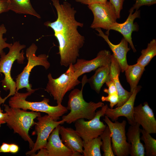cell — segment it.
Returning a JSON list of instances; mask_svg holds the SVG:
<instances>
[{
	"label": "cell",
	"mask_w": 156,
	"mask_h": 156,
	"mask_svg": "<svg viewBox=\"0 0 156 156\" xmlns=\"http://www.w3.org/2000/svg\"><path fill=\"white\" fill-rule=\"evenodd\" d=\"M133 116L135 123L141 125L144 130L151 134L156 133V120L153 110L146 101L134 107Z\"/></svg>",
	"instance_id": "14"
},
{
	"label": "cell",
	"mask_w": 156,
	"mask_h": 156,
	"mask_svg": "<svg viewBox=\"0 0 156 156\" xmlns=\"http://www.w3.org/2000/svg\"><path fill=\"white\" fill-rule=\"evenodd\" d=\"M110 64L102 66L95 70L94 74L87 79L91 88L99 94L103 84L110 79Z\"/></svg>",
	"instance_id": "21"
},
{
	"label": "cell",
	"mask_w": 156,
	"mask_h": 156,
	"mask_svg": "<svg viewBox=\"0 0 156 156\" xmlns=\"http://www.w3.org/2000/svg\"><path fill=\"white\" fill-rule=\"evenodd\" d=\"M8 0H0V14L9 10Z\"/></svg>",
	"instance_id": "33"
},
{
	"label": "cell",
	"mask_w": 156,
	"mask_h": 156,
	"mask_svg": "<svg viewBox=\"0 0 156 156\" xmlns=\"http://www.w3.org/2000/svg\"></svg>",
	"instance_id": "40"
},
{
	"label": "cell",
	"mask_w": 156,
	"mask_h": 156,
	"mask_svg": "<svg viewBox=\"0 0 156 156\" xmlns=\"http://www.w3.org/2000/svg\"><path fill=\"white\" fill-rule=\"evenodd\" d=\"M125 0H109V2L114 6L117 18L120 17V12L123 8V2Z\"/></svg>",
	"instance_id": "31"
},
{
	"label": "cell",
	"mask_w": 156,
	"mask_h": 156,
	"mask_svg": "<svg viewBox=\"0 0 156 156\" xmlns=\"http://www.w3.org/2000/svg\"><path fill=\"white\" fill-rule=\"evenodd\" d=\"M0 111H2V110H1V108H0Z\"/></svg>",
	"instance_id": "39"
},
{
	"label": "cell",
	"mask_w": 156,
	"mask_h": 156,
	"mask_svg": "<svg viewBox=\"0 0 156 156\" xmlns=\"http://www.w3.org/2000/svg\"><path fill=\"white\" fill-rule=\"evenodd\" d=\"M142 134L141 140L144 143L145 154L147 156H156V140L143 129H140Z\"/></svg>",
	"instance_id": "26"
},
{
	"label": "cell",
	"mask_w": 156,
	"mask_h": 156,
	"mask_svg": "<svg viewBox=\"0 0 156 156\" xmlns=\"http://www.w3.org/2000/svg\"><path fill=\"white\" fill-rule=\"evenodd\" d=\"M60 125L56 127L49 135L45 148L48 156H73V152L63 143L60 137Z\"/></svg>",
	"instance_id": "18"
},
{
	"label": "cell",
	"mask_w": 156,
	"mask_h": 156,
	"mask_svg": "<svg viewBox=\"0 0 156 156\" xmlns=\"http://www.w3.org/2000/svg\"><path fill=\"white\" fill-rule=\"evenodd\" d=\"M10 144L3 142L0 146V153H9Z\"/></svg>",
	"instance_id": "35"
},
{
	"label": "cell",
	"mask_w": 156,
	"mask_h": 156,
	"mask_svg": "<svg viewBox=\"0 0 156 156\" xmlns=\"http://www.w3.org/2000/svg\"><path fill=\"white\" fill-rule=\"evenodd\" d=\"M103 120L110 132L113 153L116 156H128L130 155L131 145L127 141L126 133L127 121H112L105 116Z\"/></svg>",
	"instance_id": "8"
},
{
	"label": "cell",
	"mask_w": 156,
	"mask_h": 156,
	"mask_svg": "<svg viewBox=\"0 0 156 156\" xmlns=\"http://www.w3.org/2000/svg\"><path fill=\"white\" fill-rule=\"evenodd\" d=\"M9 10L16 13L27 14L32 15L38 18L40 16L32 6L30 0H8Z\"/></svg>",
	"instance_id": "22"
},
{
	"label": "cell",
	"mask_w": 156,
	"mask_h": 156,
	"mask_svg": "<svg viewBox=\"0 0 156 156\" xmlns=\"http://www.w3.org/2000/svg\"><path fill=\"white\" fill-rule=\"evenodd\" d=\"M108 87V88H105L103 91L108 94L117 93V90L113 81L110 79L105 83Z\"/></svg>",
	"instance_id": "32"
},
{
	"label": "cell",
	"mask_w": 156,
	"mask_h": 156,
	"mask_svg": "<svg viewBox=\"0 0 156 156\" xmlns=\"http://www.w3.org/2000/svg\"><path fill=\"white\" fill-rule=\"evenodd\" d=\"M121 69L116 60L113 54L111 55L109 76L110 79L114 82L116 86L119 98L117 107L123 104L130 97L132 93L125 89L120 81L119 76Z\"/></svg>",
	"instance_id": "19"
},
{
	"label": "cell",
	"mask_w": 156,
	"mask_h": 156,
	"mask_svg": "<svg viewBox=\"0 0 156 156\" xmlns=\"http://www.w3.org/2000/svg\"><path fill=\"white\" fill-rule=\"evenodd\" d=\"M110 51L104 49L100 51L95 58L90 60L78 58L73 64L75 76L77 78L83 74L96 70L99 67L111 63Z\"/></svg>",
	"instance_id": "12"
},
{
	"label": "cell",
	"mask_w": 156,
	"mask_h": 156,
	"mask_svg": "<svg viewBox=\"0 0 156 156\" xmlns=\"http://www.w3.org/2000/svg\"><path fill=\"white\" fill-rule=\"evenodd\" d=\"M35 91L27 92L21 93L16 91L9 101V105L11 107L18 108L25 110L45 113L54 120L57 121L60 117L67 113V107L60 104L55 106L49 104V99L44 98L40 102H30L26 100V99Z\"/></svg>",
	"instance_id": "5"
},
{
	"label": "cell",
	"mask_w": 156,
	"mask_h": 156,
	"mask_svg": "<svg viewBox=\"0 0 156 156\" xmlns=\"http://www.w3.org/2000/svg\"><path fill=\"white\" fill-rule=\"evenodd\" d=\"M129 12V16L124 22L120 23L116 22L112 25L109 30H115L121 33L135 53L136 50L132 41V34L133 31H137L139 30L138 25L136 23H134V21L136 18H140V10H136L133 14V12Z\"/></svg>",
	"instance_id": "15"
},
{
	"label": "cell",
	"mask_w": 156,
	"mask_h": 156,
	"mask_svg": "<svg viewBox=\"0 0 156 156\" xmlns=\"http://www.w3.org/2000/svg\"><path fill=\"white\" fill-rule=\"evenodd\" d=\"M98 32L97 35L102 37L107 42L113 53V55L120 65L122 72H124L128 67L127 55L130 50L128 47V43L123 37L120 42L117 44H114L109 40L108 35L104 34L101 28L95 29Z\"/></svg>",
	"instance_id": "16"
},
{
	"label": "cell",
	"mask_w": 156,
	"mask_h": 156,
	"mask_svg": "<svg viewBox=\"0 0 156 156\" xmlns=\"http://www.w3.org/2000/svg\"><path fill=\"white\" fill-rule=\"evenodd\" d=\"M57 14L55 21L45 22L44 25L52 28L59 43V52L61 66L66 67L74 64L79 56V51L83 47L85 37L77 30L82 27L83 23L75 18L76 10L66 1L60 4L59 0H51Z\"/></svg>",
	"instance_id": "1"
},
{
	"label": "cell",
	"mask_w": 156,
	"mask_h": 156,
	"mask_svg": "<svg viewBox=\"0 0 156 156\" xmlns=\"http://www.w3.org/2000/svg\"><path fill=\"white\" fill-rule=\"evenodd\" d=\"M26 45L21 44L19 42H14L9 49L8 52L6 54L3 51L0 55V75L4 74V79L1 81L3 89L6 91L9 90L8 95L3 98L0 95V105L4 103L9 97L13 96L16 92V82L12 78L11 71L12 65L16 60L18 63L22 64L25 59L23 50Z\"/></svg>",
	"instance_id": "4"
},
{
	"label": "cell",
	"mask_w": 156,
	"mask_h": 156,
	"mask_svg": "<svg viewBox=\"0 0 156 156\" xmlns=\"http://www.w3.org/2000/svg\"><path fill=\"white\" fill-rule=\"evenodd\" d=\"M102 144L100 136L87 142L83 141L82 156H101V148Z\"/></svg>",
	"instance_id": "24"
},
{
	"label": "cell",
	"mask_w": 156,
	"mask_h": 156,
	"mask_svg": "<svg viewBox=\"0 0 156 156\" xmlns=\"http://www.w3.org/2000/svg\"><path fill=\"white\" fill-rule=\"evenodd\" d=\"M37 154H35L34 156H48L47 150L45 147L40 149Z\"/></svg>",
	"instance_id": "36"
},
{
	"label": "cell",
	"mask_w": 156,
	"mask_h": 156,
	"mask_svg": "<svg viewBox=\"0 0 156 156\" xmlns=\"http://www.w3.org/2000/svg\"><path fill=\"white\" fill-rule=\"evenodd\" d=\"M7 114L6 113H3L2 111H0V127L1 125L6 123V119Z\"/></svg>",
	"instance_id": "38"
},
{
	"label": "cell",
	"mask_w": 156,
	"mask_h": 156,
	"mask_svg": "<svg viewBox=\"0 0 156 156\" xmlns=\"http://www.w3.org/2000/svg\"><path fill=\"white\" fill-rule=\"evenodd\" d=\"M68 66L67 70L57 78H53L51 73L47 75L48 80L45 90L56 101L57 105L62 103L67 92L81 83L75 75L73 64Z\"/></svg>",
	"instance_id": "6"
},
{
	"label": "cell",
	"mask_w": 156,
	"mask_h": 156,
	"mask_svg": "<svg viewBox=\"0 0 156 156\" xmlns=\"http://www.w3.org/2000/svg\"><path fill=\"white\" fill-rule=\"evenodd\" d=\"M59 134L63 143L73 151V156H82L83 141L75 130L61 126Z\"/></svg>",
	"instance_id": "17"
},
{
	"label": "cell",
	"mask_w": 156,
	"mask_h": 156,
	"mask_svg": "<svg viewBox=\"0 0 156 156\" xmlns=\"http://www.w3.org/2000/svg\"><path fill=\"white\" fill-rule=\"evenodd\" d=\"M92 12L94 19L90 27L102 28L107 30L106 34L109 35V29L117 18L114 6L107 1L105 3H94L88 5Z\"/></svg>",
	"instance_id": "10"
},
{
	"label": "cell",
	"mask_w": 156,
	"mask_h": 156,
	"mask_svg": "<svg viewBox=\"0 0 156 156\" xmlns=\"http://www.w3.org/2000/svg\"><path fill=\"white\" fill-rule=\"evenodd\" d=\"M108 107L107 104L104 105L100 110L96 112L94 117L91 120L87 121L80 119L75 122V130L83 141L87 142L98 137L103 133L107 126L100 120V118L104 116Z\"/></svg>",
	"instance_id": "9"
},
{
	"label": "cell",
	"mask_w": 156,
	"mask_h": 156,
	"mask_svg": "<svg viewBox=\"0 0 156 156\" xmlns=\"http://www.w3.org/2000/svg\"><path fill=\"white\" fill-rule=\"evenodd\" d=\"M141 54L138 59L137 63L145 67L156 55V40L153 39L148 43L147 48L141 51Z\"/></svg>",
	"instance_id": "25"
},
{
	"label": "cell",
	"mask_w": 156,
	"mask_h": 156,
	"mask_svg": "<svg viewBox=\"0 0 156 156\" xmlns=\"http://www.w3.org/2000/svg\"><path fill=\"white\" fill-rule=\"evenodd\" d=\"M140 125L136 123L130 125L126 133L127 142L131 145V156H144L145 149L141 142Z\"/></svg>",
	"instance_id": "20"
},
{
	"label": "cell",
	"mask_w": 156,
	"mask_h": 156,
	"mask_svg": "<svg viewBox=\"0 0 156 156\" xmlns=\"http://www.w3.org/2000/svg\"><path fill=\"white\" fill-rule=\"evenodd\" d=\"M37 118L38 121L35 125L37 139L33 148L26 153L27 155L34 156L37 151L45 147L48 138L53 130L58 125L64 122L62 120L55 121L48 115L40 116Z\"/></svg>",
	"instance_id": "11"
},
{
	"label": "cell",
	"mask_w": 156,
	"mask_h": 156,
	"mask_svg": "<svg viewBox=\"0 0 156 156\" xmlns=\"http://www.w3.org/2000/svg\"><path fill=\"white\" fill-rule=\"evenodd\" d=\"M141 88L140 86H138L129 99L122 106L117 107L114 109L108 107L105 110V115L113 122L117 120L120 117L124 116L127 118L130 125L135 124L133 116L134 103L136 96Z\"/></svg>",
	"instance_id": "13"
},
{
	"label": "cell",
	"mask_w": 156,
	"mask_h": 156,
	"mask_svg": "<svg viewBox=\"0 0 156 156\" xmlns=\"http://www.w3.org/2000/svg\"><path fill=\"white\" fill-rule=\"evenodd\" d=\"M4 110L7 116L6 123L14 133H18L25 141L28 142L29 148L32 149L34 143L29 133L30 128L35 125L34 120L41 116L39 112L27 110L12 107L6 104L4 105Z\"/></svg>",
	"instance_id": "3"
},
{
	"label": "cell",
	"mask_w": 156,
	"mask_h": 156,
	"mask_svg": "<svg viewBox=\"0 0 156 156\" xmlns=\"http://www.w3.org/2000/svg\"><path fill=\"white\" fill-rule=\"evenodd\" d=\"M135 1V3L130 9L129 12H133L134 10H139V8L143 5L150 6L156 4V0H134Z\"/></svg>",
	"instance_id": "29"
},
{
	"label": "cell",
	"mask_w": 156,
	"mask_h": 156,
	"mask_svg": "<svg viewBox=\"0 0 156 156\" xmlns=\"http://www.w3.org/2000/svg\"><path fill=\"white\" fill-rule=\"evenodd\" d=\"M75 1L76 2L87 5L96 3H105L107 1V0H75Z\"/></svg>",
	"instance_id": "34"
},
{
	"label": "cell",
	"mask_w": 156,
	"mask_h": 156,
	"mask_svg": "<svg viewBox=\"0 0 156 156\" xmlns=\"http://www.w3.org/2000/svg\"><path fill=\"white\" fill-rule=\"evenodd\" d=\"M38 49L36 45L32 43L26 51L27 64L23 71L17 76L16 79V91L25 88L27 92L35 91L37 89H32V85L29 83V79L32 69L37 66H42L46 69L50 66L48 61V56L46 54H41L37 56L36 52Z\"/></svg>",
	"instance_id": "7"
},
{
	"label": "cell",
	"mask_w": 156,
	"mask_h": 156,
	"mask_svg": "<svg viewBox=\"0 0 156 156\" xmlns=\"http://www.w3.org/2000/svg\"><path fill=\"white\" fill-rule=\"evenodd\" d=\"M87 79L86 75H84L81 81V90L74 89L69 94L66 107L70 112L67 115L62 116V120L64 122L70 124L80 119L91 120L94 117L96 110L104 105L101 102H87L84 100L83 90Z\"/></svg>",
	"instance_id": "2"
},
{
	"label": "cell",
	"mask_w": 156,
	"mask_h": 156,
	"mask_svg": "<svg viewBox=\"0 0 156 156\" xmlns=\"http://www.w3.org/2000/svg\"><path fill=\"white\" fill-rule=\"evenodd\" d=\"M100 137L102 142L101 147L103 152V156H115L112 148L110 131L107 126H106L105 130Z\"/></svg>",
	"instance_id": "27"
},
{
	"label": "cell",
	"mask_w": 156,
	"mask_h": 156,
	"mask_svg": "<svg viewBox=\"0 0 156 156\" xmlns=\"http://www.w3.org/2000/svg\"><path fill=\"white\" fill-rule=\"evenodd\" d=\"M19 149V147L17 145L13 144H10V153H16L18 151Z\"/></svg>",
	"instance_id": "37"
},
{
	"label": "cell",
	"mask_w": 156,
	"mask_h": 156,
	"mask_svg": "<svg viewBox=\"0 0 156 156\" xmlns=\"http://www.w3.org/2000/svg\"><path fill=\"white\" fill-rule=\"evenodd\" d=\"M7 29L4 24L0 25V55L3 51V50L6 48H9L12 43H8L6 42V38H3L4 34H6Z\"/></svg>",
	"instance_id": "28"
},
{
	"label": "cell",
	"mask_w": 156,
	"mask_h": 156,
	"mask_svg": "<svg viewBox=\"0 0 156 156\" xmlns=\"http://www.w3.org/2000/svg\"><path fill=\"white\" fill-rule=\"evenodd\" d=\"M101 100L103 101L109 102L111 108H113L114 106L116 105L118 103L119 98L118 93L108 94L107 96H102Z\"/></svg>",
	"instance_id": "30"
},
{
	"label": "cell",
	"mask_w": 156,
	"mask_h": 156,
	"mask_svg": "<svg viewBox=\"0 0 156 156\" xmlns=\"http://www.w3.org/2000/svg\"><path fill=\"white\" fill-rule=\"evenodd\" d=\"M145 68L136 63L128 66L124 72L127 82L133 93L137 87L138 82L145 70Z\"/></svg>",
	"instance_id": "23"
}]
</instances>
